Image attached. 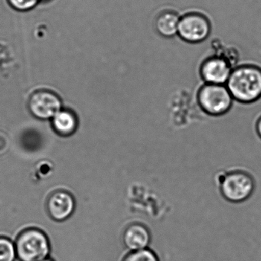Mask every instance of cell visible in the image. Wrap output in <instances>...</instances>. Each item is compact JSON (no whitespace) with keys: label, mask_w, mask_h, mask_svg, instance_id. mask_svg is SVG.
<instances>
[{"label":"cell","mask_w":261,"mask_h":261,"mask_svg":"<svg viewBox=\"0 0 261 261\" xmlns=\"http://www.w3.org/2000/svg\"><path fill=\"white\" fill-rule=\"evenodd\" d=\"M233 100L253 103L261 99V67L245 65L232 70L226 84Z\"/></svg>","instance_id":"cell-1"},{"label":"cell","mask_w":261,"mask_h":261,"mask_svg":"<svg viewBox=\"0 0 261 261\" xmlns=\"http://www.w3.org/2000/svg\"><path fill=\"white\" fill-rule=\"evenodd\" d=\"M256 189V179L244 170L230 171L224 175L219 185L223 198L230 203L239 204L248 201Z\"/></svg>","instance_id":"cell-2"},{"label":"cell","mask_w":261,"mask_h":261,"mask_svg":"<svg viewBox=\"0 0 261 261\" xmlns=\"http://www.w3.org/2000/svg\"><path fill=\"white\" fill-rule=\"evenodd\" d=\"M16 255L19 261H42L49 256L51 246L48 237L39 229H28L16 240Z\"/></svg>","instance_id":"cell-3"},{"label":"cell","mask_w":261,"mask_h":261,"mask_svg":"<svg viewBox=\"0 0 261 261\" xmlns=\"http://www.w3.org/2000/svg\"><path fill=\"white\" fill-rule=\"evenodd\" d=\"M233 98L225 85L204 84L198 93L200 108L206 114L219 117L228 112Z\"/></svg>","instance_id":"cell-4"},{"label":"cell","mask_w":261,"mask_h":261,"mask_svg":"<svg viewBox=\"0 0 261 261\" xmlns=\"http://www.w3.org/2000/svg\"><path fill=\"white\" fill-rule=\"evenodd\" d=\"M210 34V22L204 15L189 13L181 16L178 36L185 42L201 43L205 41Z\"/></svg>","instance_id":"cell-5"},{"label":"cell","mask_w":261,"mask_h":261,"mask_svg":"<svg viewBox=\"0 0 261 261\" xmlns=\"http://www.w3.org/2000/svg\"><path fill=\"white\" fill-rule=\"evenodd\" d=\"M29 110L33 117L39 120H51L62 110L59 96L49 91L35 92L29 100Z\"/></svg>","instance_id":"cell-6"},{"label":"cell","mask_w":261,"mask_h":261,"mask_svg":"<svg viewBox=\"0 0 261 261\" xmlns=\"http://www.w3.org/2000/svg\"><path fill=\"white\" fill-rule=\"evenodd\" d=\"M232 70L227 59L221 56H212L201 65V76L206 84L226 85Z\"/></svg>","instance_id":"cell-7"},{"label":"cell","mask_w":261,"mask_h":261,"mask_svg":"<svg viewBox=\"0 0 261 261\" xmlns=\"http://www.w3.org/2000/svg\"><path fill=\"white\" fill-rule=\"evenodd\" d=\"M152 236L146 224L133 222L128 224L122 233V242L128 251L143 250L150 247Z\"/></svg>","instance_id":"cell-8"},{"label":"cell","mask_w":261,"mask_h":261,"mask_svg":"<svg viewBox=\"0 0 261 261\" xmlns=\"http://www.w3.org/2000/svg\"><path fill=\"white\" fill-rule=\"evenodd\" d=\"M75 208L74 197L65 191H58L50 195L47 203L48 215L56 221L68 219Z\"/></svg>","instance_id":"cell-9"},{"label":"cell","mask_w":261,"mask_h":261,"mask_svg":"<svg viewBox=\"0 0 261 261\" xmlns=\"http://www.w3.org/2000/svg\"><path fill=\"white\" fill-rule=\"evenodd\" d=\"M180 19L181 16L173 10H162L155 17V30L163 37H175L178 36Z\"/></svg>","instance_id":"cell-10"},{"label":"cell","mask_w":261,"mask_h":261,"mask_svg":"<svg viewBox=\"0 0 261 261\" xmlns=\"http://www.w3.org/2000/svg\"><path fill=\"white\" fill-rule=\"evenodd\" d=\"M53 129L63 137L72 135L77 127V119L70 110L62 109L51 119Z\"/></svg>","instance_id":"cell-11"},{"label":"cell","mask_w":261,"mask_h":261,"mask_svg":"<svg viewBox=\"0 0 261 261\" xmlns=\"http://www.w3.org/2000/svg\"><path fill=\"white\" fill-rule=\"evenodd\" d=\"M122 261H160L157 253L152 249H143V250L128 251Z\"/></svg>","instance_id":"cell-12"},{"label":"cell","mask_w":261,"mask_h":261,"mask_svg":"<svg viewBox=\"0 0 261 261\" xmlns=\"http://www.w3.org/2000/svg\"><path fill=\"white\" fill-rule=\"evenodd\" d=\"M16 258L14 243L9 238L0 237V261H15Z\"/></svg>","instance_id":"cell-13"},{"label":"cell","mask_w":261,"mask_h":261,"mask_svg":"<svg viewBox=\"0 0 261 261\" xmlns=\"http://www.w3.org/2000/svg\"><path fill=\"white\" fill-rule=\"evenodd\" d=\"M12 8L19 12H27L33 10L38 4L39 0H7Z\"/></svg>","instance_id":"cell-14"},{"label":"cell","mask_w":261,"mask_h":261,"mask_svg":"<svg viewBox=\"0 0 261 261\" xmlns=\"http://www.w3.org/2000/svg\"><path fill=\"white\" fill-rule=\"evenodd\" d=\"M254 129L256 135L261 140V114H259L257 117H256V121H255Z\"/></svg>","instance_id":"cell-15"},{"label":"cell","mask_w":261,"mask_h":261,"mask_svg":"<svg viewBox=\"0 0 261 261\" xmlns=\"http://www.w3.org/2000/svg\"><path fill=\"white\" fill-rule=\"evenodd\" d=\"M42 261H53V259H50V258H47V259H43Z\"/></svg>","instance_id":"cell-16"},{"label":"cell","mask_w":261,"mask_h":261,"mask_svg":"<svg viewBox=\"0 0 261 261\" xmlns=\"http://www.w3.org/2000/svg\"><path fill=\"white\" fill-rule=\"evenodd\" d=\"M44 1H48V0H39V2L40 3L44 2Z\"/></svg>","instance_id":"cell-17"}]
</instances>
